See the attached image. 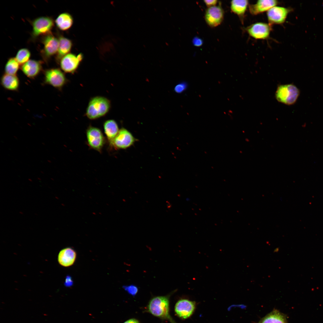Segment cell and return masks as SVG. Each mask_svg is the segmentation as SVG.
I'll list each match as a JSON object with an SVG mask.
<instances>
[{
    "label": "cell",
    "mask_w": 323,
    "mask_h": 323,
    "mask_svg": "<svg viewBox=\"0 0 323 323\" xmlns=\"http://www.w3.org/2000/svg\"><path fill=\"white\" fill-rule=\"evenodd\" d=\"M77 256L75 251L70 247L61 250L58 255V261L60 264L64 267H68L74 263Z\"/></svg>",
    "instance_id": "cell-15"
},
{
    "label": "cell",
    "mask_w": 323,
    "mask_h": 323,
    "mask_svg": "<svg viewBox=\"0 0 323 323\" xmlns=\"http://www.w3.org/2000/svg\"><path fill=\"white\" fill-rule=\"evenodd\" d=\"M192 43L194 46L200 47L203 44V41L201 38L197 36H195L192 40Z\"/></svg>",
    "instance_id": "cell-27"
},
{
    "label": "cell",
    "mask_w": 323,
    "mask_h": 323,
    "mask_svg": "<svg viewBox=\"0 0 323 323\" xmlns=\"http://www.w3.org/2000/svg\"><path fill=\"white\" fill-rule=\"evenodd\" d=\"M278 3L276 0H259L255 4L249 5V10L251 14L256 15L267 11Z\"/></svg>",
    "instance_id": "cell-16"
},
{
    "label": "cell",
    "mask_w": 323,
    "mask_h": 323,
    "mask_svg": "<svg viewBox=\"0 0 323 323\" xmlns=\"http://www.w3.org/2000/svg\"><path fill=\"white\" fill-rule=\"evenodd\" d=\"M31 56L29 50L26 48H22L19 50L15 58L22 65L28 60Z\"/></svg>",
    "instance_id": "cell-24"
},
{
    "label": "cell",
    "mask_w": 323,
    "mask_h": 323,
    "mask_svg": "<svg viewBox=\"0 0 323 323\" xmlns=\"http://www.w3.org/2000/svg\"><path fill=\"white\" fill-rule=\"evenodd\" d=\"M73 22L72 16L68 13L64 12L58 16L55 20V23L59 29L65 31L71 28Z\"/></svg>",
    "instance_id": "cell-18"
},
{
    "label": "cell",
    "mask_w": 323,
    "mask_h": 323,
    "mask_svg": "<svg viewBox=\"0 0 323 323\" xmlns=\"http://www.w3.org/2000/svg\"><path fill=\"white\" fill-rule=\"evenodd\" d=\"M135 140L132 134L126 129L119 130L115 138L109 142L111 146L117 149H124L132 145Z\"/></svg>",
    "instance_id": "cell-10"
},
{
    "label": "cell",
    "mask_w": 323,
    "mask_h": 323,
    "mask_svg": "<svg viewBox=\"0 0 323 323\" xmlns=\"http://www.w3.org/2000/svg\"><path fill=\"white\" fill-rule=\"evenodd\" d=\"M1 84L5 89L11 91H17L19 89L20 82L16 75L4 73L1 78Z\"/></svg>",
    "instance_id": "cell-17"
},
{
    "label": "cell",
    "mask_w": 323,
    "mask_h": 323,
    "mask_svg": "<svg viewBox=\"0 0 323 323\" xmlns=\"http://www.w3.org/2000/svg\"><path fill=\"white\" fill-rule=\"evenodd\" d=\"M293 10L290 7L275 6L269 10L267 16L269 23L271 25L284 23L289 13Z\"/></svg>",
    "instance_id": "cell-8"
},
{
    "label": "cell",
    "mask_w": 323,
    "mask_h": 323,
    "mask_svg": "<svg viewBox=\"0 0 323 323\" xmlns=\"http://www.w3.org/2000/svg\"><path fill=\"white\" fill-rule=\"evenodd\" d=\"M44 82L55 88L60 89L66 83L67 79L64 73L58 68H51L44 72Z\"/></svg>",
    "instance_id": "cell-4"
},
{
    "label": "cell",
    "mask_w": 323,
    "mask_h": 323,
    "mask_svg": "<svg viewBox=\"0 0 323 323\" xmlns=\"http://www.w3.org/2000/svg\"><path fill=\"white\" fill-rule=\"evenodd\" d=\"M149 312L153 316L176 323L169 314V302L167 296H158L152 298L148 306Z\"/></svg>",
    "instance_id": "cell-2"
},
{
    "label": "cell",
    "mask_w": 323,
    "mask_h": 323,
    "mask_svg": "<svg viewBox=\"0 0 323 323\" xmlns=\"http://www.w3.org/2000/svg\"><path fill=\"white\" fill-rule=\"evenodd\" d=\"M43 45V53L45 58L48 59L57 53L59 39L51 33L45 35L42 40Z\"/></svg>",
    "instance_id": "cell-13"
},
{
    "label": "cell",
    "mask_w": 323,
    "mask_h": 323,
    "mask_svg": "<svg viewBox=\"0 0 323 323\" xmlns=\"http://www.w3.org/2000/svg\"><path fill=\"white\" fill-rule=\"evenodd\" d=\"M41 63L37 60H30L22 65L21 69L28 77L34 79L37 76L42 70Z\"/></svg>",
    "instance_id": "cell-14"
},
{
    "label": "cell",
    "mask_w": 323,
    "mask_h": 323,
    "mask_svg": "<svg viewBox=\"0 0 323 323\" xmlns=\"http://www.w3.org/2000/svg\"><path fill=\"white\" fill-rule=\"evenodd\" d=\"M259 323H287L285 317L275 310L264 317Z\"/></svg>",
    "instance_id": "cell-22"
},
{
    "label": "cell",
    "mask_w": 323,
    "mask_h": 323,
    "mask_svg": "<svg viewBox=\"0 0 323 323\" xmlns=\"http://www.w3.org/2000/svg\"><path fill=\"white\" fill-rule=\"evenodd\" d=\"M83 58L82 53L77 56L72 53H69L63 57L60 60V65L61 69L65 72L73 73L78 68Z\"/></svg>",
    "instance_id": "cell-9"
},
{
    "label": "cell",
    "mask_w": 323,
    "mask_h": 323,
    "mask_svg": "<svg viewBox=\"0 0 323 323\" xmlns=\"http://www.w3.org/2000/svg\"><path fill=\"white\" fill-rule=\"evenodd\" d=\"M124 289L129 294L133 296H135L137 293L138 289L137 287L133 285L124 286Z\"/></svg>",
    "instance_id": "cell-25"
},
{
    "label": "cell",
    "mask_w": 323,
    "mask_h": 323,
    "mask_svg": "<svg viewBox=\"0 0 323 323\" xmlns=\"http://www.w3.org/2000/svg\"><path fill=\"white\" fill-rule=\"evenodd\" d=\"M224 14L223 10L220 5L209 7L206 11L205 19L210 26L216 27L222 22Z\"/></svg>",
    "instance_id": "cell-11"
},
{
    "label": "cell",
    "mask_w": 323,
    "mask_h": 323,
    "mask_svg": "<svg viewBox=\"0 0 323 323\" xmlns=\"http://www.w3.org/2000/svg\"><path fill=\"white\" fill-rule=\"evenodd\" d=\"M111 106L110 102L106 98L100 96L94 97L89 102L86 115L91 120L98 118L107 114Z\"/></svg>",
    "instance_id": "cell-1"
},
{
    "label": "cell",
    "mask_w": 323,
    "mask_h": 323,
    "mask_svg": "<svg viewBox=\"0 0 323 323\" xmlns=\"http://www.w3.org/2000/svg\"><path fill=\"white\" fill-rule=\"evenodd\" d=\"M195 307V302L187 299H181L176 304L175 311L179 317L182 319H186L193 314Z\"/></svg>",
    "instance_id": "cell-12"
},
{
    "label": "cell",
    "mask_w": 323,
    "mask_h": 323,
    "mask_svg": "<svg viewBox=\"0 0 323 323\" xmlns=\"http://www.w3.org/2000/svg\"><path fill=\"white\" fill-rule=\"evenodd\" d=\"M19 65L15 57L10 58L5 64L4 73L16 75L19 69Z\"/></svg>",
    "instance_id": "cell-23"
},
{
    "label": "cell",
    "mask_w": 323,
    "mask_h": 323,
    "mask_svg": "<svg viewBox=\"0 0 323 323\" xmlns=\"http://www.w3.org/2000/svg\"><path fill=\"white\" fill-rule=\"evenodd\" d=\"M103 127L104 133L109 142L115 138L119 132L118 125L115 120H108L104 122Z\"/></svg>",
    "instance_id": "cell-21"
},
{
    "label": "cell",
    "mask_w": 323,
    "mask_h": 323,
    "mask_svg": "<svg viewBox=\"0 0 323 323\" xmlns=\"http://www.w3.org/2000/svg\"><path fill=\"white\" fill-rule=\"evenodd\" d=\"M87 141L89 146L101 153L105 143V139L101 130L99 128L90 126L86 131Z\"/></svg>",
    "instance_id": "cell-6"
},
{
    "label": "cell",
    "mask_w": 323,
    "mask_h": 323,
    "mask_svg": "<svg viewBox=\"0 0 323 323\" xmlns=\"http://www.w3.org/2000/svg\"><path fill=\"white\" fill-rule=\"evenodd\" d=\"M188 84L186 82H181L178 84L175 87V92L178 93H180L185 91L187 88Z\"/></svg>",
    "instance_id": "cell-26"
},
{
    "label": "cell",
    "mask_w": 323,
    "mask_h": 323,
    "mask_svg": "<svg viewBox=\"0 0 323 323\" xmlns=\"http://www.w3.org/2000/svg\"><path fill=\"white\" fill-rule=\"evenodd\" d=\"M204 2L206 5L209 7L215 6L218 1L217 0H205L204 1Z\"/></svg>",
    "instance_id": "cell-28"
},
{
    "label": "cell",
    "mask_w": 323,
    "mask_h": 323,
    "mask_svg": "<svg viewBox=\"0 0 323 323\" xmlns=\"http://www.w3.org/2000/svg\"><path fill=\"white\" fill-rule=\"evenodd\" d=\"M59 45L57 53V60L59 62L64 56L69 53L72 46L71 40L63 36H60L58 38Z\"/></svg>",
    "instance_id": "cell-20"
},
{
    "label": "cell",
    "mask_w": 323,
    "mask_h": 323,
    "mask_svg": "<svg viewBox=\"0 0 323 323\" xmlns=\"http://www.w3.org/2000/svg\"><path fill=\"white\" fill-rule=\"evenodd\" d=\"M249 35L258 39H268L272 30V25L269 23L257 22L248 26L245 29Z\"/></svg>",
    "instance_id": "cell-7"
},
{
    "label": "cell",
    "mask_w": 323,
    "mask_h": 323,
    "mask_svg": "<svg viewBox=\"0 0 323 323\" xmlns=\"http://www.w3.org/2000/svg\"><path fill=\"white\" fill-rule=\"evenodd\" d=\"M300 94L298 89L293 84L281 85L275 92V97L279 102L287 105L294 103Z\"/></svg>",
    "instance_id": "cell-3"
},
{
    "label": "cell",
    "mask_w": 323,
    "mask_h": 323,
    "mask_svg": "<svg viewBox=\"0 0 323 323\" xmlns=\"http://www.w3.org/2000/svg\"><path fill=\"white\" fill-rule=\"evenodd\" d=\"M32 34L33 37L45 35L51 33L54 26L53 19L47 16L38 17L32 22Z\"/></svg>",
    "instance_id": "cell-5"
},
{
    "label": "cell",
    "mask_w": 323,
    "mask_h": 323,
    "mask_svg": "<svg viewBox=\"0 0 323 323\" xmlns=\"http://www.w3.org/2000/svg\"><path fill=\"white\" fill-rule=\"evenodd\" d=\"M249 4V1L247 0H233L231 2V10L239 17L242 22H243Z\"/></svg>",
    "instance_id": "cell-19"
},
{
    "label": "cell",
    "mask_w": 323,
    "mask_h": 323,
    "mask_svg": "<svg viewBox=\"0 0 323 323\" xmlns=\"http://www.w3.org/2000/svg\"><path fill=\"white\" fill-rule=\"evenodd\" d=\"M124 323H139V322L135 319H131L127 320Z\"/></svg>",
    "instance_id": "cell-29"
}]
</instances>
